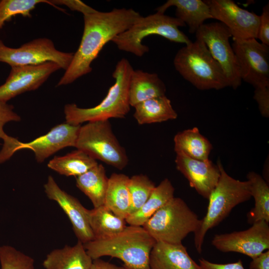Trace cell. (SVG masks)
<instances>
[{
    "instance_id": "37",
    "label": "cell",
    "mask_w": 269,
    "mask_h": 269,
    "mask_svg": "<svg viewBox=\"0 0 269 269\" xmlns=\"http://www.w3.org/2000/svg\"><path fill=\"white\" fill-rule=\"evenodd\" d=\"M199 262L202 269H245L241 260L232 263L217 264L201 258Z\"/></svg>"
},
{
    "instance_id": "3",
    "label": "cell",
    "mask_w": 269,
    "mask_h": 269,
    "mask_svg": "<svg viewBox=\"0 0 269 269\" xmlns=\"http://www.w3.org/2000/svg\"><path fill=\"white\" fill-rule=\"evenodd\" d=\"M133 68L126 58H122L113 73L114 84L110 87L104 99L97 106L81 108L75 104L64 107L66 122L81 125L84 122L125 118L130 110L129 98V83Z\"/></svg>"
},
{
    "instance_id": "14",
    "label": "cell",
    "mask_w": 269,
    "mask_h": 269,
    "mask_svg": "<svg viewBox=\"0 0 269 269\" xmlns=\"http://www.w3.org/2000/svg\"><path fill=\"white\" fill-rule=\"evenodd\" d=\"M60 69L53 62L11 67L5 83L0 86V103H6L22 93L35 90Z\"/></svg>"
},
{
    "instance_id": "38",
    "label": "cell",
    "mask_w": 269,
    "mask_h": 269,
    "mask_svg": "<svg viewBox=\"0 0 269 269\" xmlns=\"http://www.w3.org/2000/svg\"><path fill=\"white\" fill-rule=\"evenodd\" d=\"M250 269H269V251L263 252L252 259L249 266Z\"/></svg>"
},
{
    "instance_id": "12",
    "label": "cell",
    "mask_w": 269,
    "mask_h": 269,
    "mask_svg": "<svg viewBox=\"0 0 269 269\" xmlns=\"http://www.w3.org/2000/svg\"><path fill=\"white\" fill-rule=\"evenodd\" d=\"M211 243L222 252L239 253L253 259L269 250V223L260 221L246 230L216 234Z\"/></svg>"
},
{
    "instance_id": "2",
    "label": "cell",
    "mask_w": 269,
    "mask_h": 269,
    "mask_svg": "<svg viewBox=\"0 0 269 269\" xmlns=\"http://www.w3.org/2000/svg\"><path fill=\"white\" fill-rule=\"evenodd\" d=\"M156 241L142 226H126L118 235L84 244L94 260L104 256L121 260L127 269H150L149 256Z\"/></svg>"
},
{
    "instance_id": "17",
    "label": "cell",
    "mask_w": 269,
    "mask_h": 269,
    "mask_svg": "<svg viewBox=\"0 0 269 269\" xmlns=\"http://www.w3.org/2000/svg\"><path fill=\"white\" fill-rule=\"evenodd\" d=\"M176 169L188 180L190 186L206 199L209 198L220 176V169L209 159L200 160L176 152Z\"/></svg>"
},
{
    "instance_id": "18",
    "label": "cell",
    "mask_w": 269,
    "mask_h": 269,
    "mask_svg": "<svg viewBox=\"0 0 269 269\" xmlns=\"http://www.w3.org/2000/svg\"><path fill=\"white\" fill-rule=\"evenodd\" d=\"M150 269H202L182 243L156 242L149 256Z\"/></svg>"
},
{
    "instance_id": "22",
    "label": "cell",
    "mask_w": 269,
    "mask_h": 269,
    "mask_svg": "<svg viewBox=\"0 0 269 269\" xmlns=\"http://www.w3.org/2000/svg\"><path fill=\"white\" fill-rule=\"evenodd\" d=\"M86 214L94 240L113 237L127 226L125 219L116 215L104 205L91 210L87 209Z\"/></svg>"
},
{
    "instance_id": "26",
    "label": "cell",
    "mask_w": 269,
    "mask_h": 269,
    "mask_svg": "<svg viewBox=\"0 0 269 269\" xmlns=\"http://www.w3.org/2000/svg\"><path fill=\"white\" fill-rule=\"evenodd\" d=\"M76 181L77 187L90 199L94 208L104 205L109 178L101 164L76 177Z\"/></svg>"
},
{
    "instance_id": "27",
    "label": "cell",
    "mask_w": 269,
    "mask_h": 269,
    "mask_svg": "<svg viewBox=\"0 0 269 269\" xmlns=\"http://www.w3.org/2000/svg\"><path fill=\"white\" fill-rule=\"evenodd\" d=\"M174 151L200 160L209 159L212 145L196 127L184 130L174 137Z\"/></svg>"
},
{
    "instance_id": "31",
    "label": "cell",
    "mask_w": 269,
    "mask_h": 269,
    "mask_svg": "<svg viewBox=\"0 0 269 269\" xmlns=\"http://www.w3.org/2000/svg\"><path fill=\"white\" fill-rule=\"evenodd\" d=\"M40 3L53 5L51 0H0V30L13 16L31 17V11Z\"/></svg>"
},
{
    "instance_id": "25",
    "label": "cell",
    "mask_w": 269,
    "mask_h": 269,
    "mask_svg": "<svg viewBox=\"0 0 269 269\" xmlns=\"http://www.w3.org/2000/svg\"><path fill=\"white\" fill-rule=\"evenodd\" d=\"M134 108V117L139 125L161 123L177 117L170 100L165 95L147 100Z\"/></svg>"
},
{
    "instance_id": "21",
    "label": "cell",
    "mask_w": 269,
    "mask_h": 269,
    "mask_svg": "<svg viewBox=\"0 0 269 269\" xmlns=\"http://www.w3.org/2000/svg\"><path fill=\"white\" fill-rule=\"evenodd\" d=\"M92 262L83 244L78 241L73 246L66 245L51 251L42 265L45 269H90Z\"/></svg>"
},
{
    "instance_id": "33",
    "label": "cell",
    "mask_w": 269,
    "mask_h": 269,
    "mask_svg": "<svg viewBox=\"0 0 269 269\" xmlns=\"http://www.w3.org/2000/svg\"><path fill=\"white\" fill-rule=\"evenodd\" d=\"M13 106L6 103H0V139H2L4 143L6 142L11 136L6 134L4 132V126L10 122H19L20 117L13 111Z\"/></svg>"
},
{
    "instance_id": "34",
    "label": "cell",
    "mask_w": 269,
    "mask_h": 269,
    "mask_svg": "<svg viewBox=\"0 0 269 269\" xmlns=\"http://www.w3.org/2000/svg\"><path fill=\"white\" fill-rule=\"evenodd\" d=\"M257 38L261 42L269 46V3H268L263 8L260 15Z\"/></svg>"
},
{
    "instance_id": "7",
    "label": "cell",
    "mask_w": 269,
    "mask_h": 269,
    "mask_svg": "<svg viewBox=\"0 0 269 269\" xmlns=\"http://www.w3.org/2000/svg\"><path fill=\"white\" fill-rule=\"evenodd\" d=\"M200 223L197 215L180 198L173 197L142 226L156 242L180 244Z\"/></svg>"
},
{
    "instance_id": "19",
    "label": "cell",
    "mask_w": 269,
    "mask_h": 269,
    "mask_svg": "<svg viewBox=\"0 0 269 269\" xmlns=\"http://www.w3.org/2000/svg\"><path fill=\"white\" fill-rule=\"evenodd\" d=\"M166 88L156 73L133 69L130 80L129 98L131 106L152 98L165 96Z\"/></svg>"
},
{
    "instance_id": "28",
    "label": "cell",
    "mask_w": 269,
    "mask_h": 269,
    "mask_svg": "<svg viewBox=\"0 0 269 269\" xmlns=\"http://www.w3.org/2000/svg\"><path fill=\"white\" fill-rule=\"evenodd\" d=\"M96 160L85 152L77 149L63 156H55L48 167L61 175L77 177L97 165Z\"/></svg>"
},
{
    "instance_id": "6",
    "label": "cell",
    "mask_w": 269,
    "mask_h": 269,
    "mask_svg": "<svg viewBox=\"0 0 269 269\" xmlns=\"http://www.w3.org/2000/svg\"><path fill=\"white\" fill-rule=\"evenodd\" d=\"M185 24L179 19L156 12L139 18L129 29L112 41L121 50L141 57L149 51L143 39L151 35L161 36L171 41L187 45L191 41L179 28Z\"/></svg>"
},
{
    "instance_id": "35",
    "label": "cell",
    "mask_w": 269,
    "mask_h": 269,
    "mask_svg": "<svg viewBox=\"0 0 269 269\" xmlns=\"http://www.w3.org/2000/svg\"><path fill=\"white\" fill-rule=\"evenodd\" d=\"M254 99L258 103L262 116L269 117V87L255 88Z\"/></svg>"
},
{
    "instance_id": "11",
    "label": "cell",
    "mask_w": 269,
    "mask_h": 269,
    "mask_svg": "<svg viewBox=\"0 0 269 269\" xmlns=\"http://www.w3.org/2000/svg\"><path fill=\"white\" fill-rule=\"evenodd\" d=\"M241 80L255 88L269 87V46L255 38L233 40Z\"/></svg>"
},
{
    "instance_id": "5",
    "label": "cell",
    "mask_w": 269,
    "mask_h": 269,
    "mask_svg": "<svg viewBox=\"0 0 269 269\" xmlns=\"http://www.w3.org/2000/svg\"><path fill=\"white\" fill-rule=\"evenodd\" d=\"M173 64L182 77L198 90H220L229 87L220 65L200 39L179 49Z\"/></svg>"
},
{
    "instance_id": "16",
    "label": "cell",
    "mask_w": 269,
    "mask_h": 269,
    "mask_svg": "<svg viewBox=\"0 0 269 269\" xmlns=\"http://www.w3.org/2000/svg\"><path fill=\"white\" fill-rule=\"evenodd\" d=\"M49 199L55 201L67 215L78 241L83 244L94 240L85 208L79 201L62 190L51 176L44 185Z\"/></svg>"
},
{
    "instance_id": "23",
    "label": "cell",
    "mask_w": 269,
    "mask_h": 269,
    "mask_svg": "<svg viewBox=\"0 0 269 269\" xmlns=\"http://www.w3.org/2000/svg\"><path fill=\"white\" fill-rule=\"evenodd\" d=\"M130 177L123 173H113L109 178L104 205L118 217L126 219L131 210L128 188Z\"/></svg>"
},
{
    "instance_id": "32",
    "label": "cell",
    "mask_w": 269,
    "mask_h": 269,
    "mask_svg": "<svg viewBox=\"0 0 269 269\" xmlns=\"http://www.w3.org/2000/svg\"><path fill=\"white\" fill-rule=\"evenodd\" d=\"M0 269H34V261L13 247H0Z\"/></svg>"
},
{
    "instance_id": "39",
    "label": "cell",
    "mask_w": 269,
    "mask_h": 269,
    "mask_svg": "<svg viewBox=\"0 0 269 269\" xmlns=\"http://www.w3.org/2000/svg\"><path fill=\"white\" fill-rule=\"evenodd\" d=\"M90 269H127L124 266H118L100 258L93 260Z\"/></svg>"
},
{
    "instance_id": "13",
    "label": "cell",
    "mask_w": 269,
    "mask_h": 269,
    "mask_svg": "<svg viewBox=\"0 0 269 269\" xmlns=\"http://www.w3.org/2000/svg\"><path fill=\"white\" fill-rule=\"evenodd\" d=\"M205 1L213 18L229 29L233 40L257 38L260 15L240 7L232 0Z\"/></svg>"
},
{
    "instance_id": "20",
    "label": "cell",
    "mask_w": 269,
    "mask_h": 269,
    "mask_svg": "<svg viewBox=\"0 0 269 269\" xmlns=\"http://www.w3.org/2000/svg\"><path fill=\"white\" fill-rule=\"evenodd\" d=\"M170 6L176 7V17L187 24L190 33H195L205 20L213 18L205 0H168L158 7L156 12L164 13Z\"/></svg>"
},
{
    "instance_id": "4",
    "label": "cell",
    "mask_w": 269,
    "mask_h": 269,
    "mask_svg": "<svg viewBox=\"0 0 269 269\" xmlns=\"http://www.w3.org/2000/svg\"><path fill=\"white\" fill-rule=\"evenodd\" d=\"M217 165L220 169V176L208 198L207 213L200 219V225L194 233V245L199 253L202 252L207 232L221 222L237 205L248 201L252 197L248 180L240 181L230 176L220 160H218Z\"/></svg>"
},
{
    "instance_id": "24",
    "label": "cell",
    "mask_w": 269,
    "mask_h": 269,
    "mask_svg": "<svg viewBox=\"0 0 269 269\" xmlns=\"http://www.w3.org/2000/svg\"><path fill=\"white\" fill-rule=\"evenodd\" d=\"M174 190L170 181L168 178L163 179L155 187L142 207L127 217L126 223L132 226H142L157 210L174 197Z\"/></svg>"
},
{
    "instance_id": "8",
    "label": "cell",
    "mask_w": 269,
    "mask_h": 269,
    "mask_svg": "<svg viewBox=\"0 0 269 269\" xmlns=\"http://www.w3.org/2000/svg\"><path fill=\"white\" fill-rule=\"evenodd\" d=\"M74 147L120 170L128 164L126 150L114 134L109 120L81 125Z\"/></svg>"
},
{
    "instance_id": "9",
    "label": "cell",
    "mask_w": 269,
    "mask_h": 269,
    "mask_svg": "<svg viewBox=\"0 0 269 269\" xmlns=\"http://www.w3.org/2000/svg\"><path fill=\"white\" fill-rule=\"evenodd\" d=\"M73 55L74 53L57 50L53 41L47 38L35 39L16 48L6 46L0 40V62L5 63L11 67L53 62L66 70Z\"/></svg>"
},
{
    "instance_id": "10",
    "label": "cell",
    "mask_w": 269,
    "mask_h": 269,
    "mask_svg": "<svg viewBox=\"0 0 269 269\" xmlns=\"http://www.w3.org/2000/svg\"><path fill=\"white\" fill-rule=\"evenodd\" d=\"M196 39L203 41L213 58L220 65L229 84L236 89L242 80L238 61L230 44L229 29L220 22L203 24L195 33Z\"/></svg>"
},
{
    "instance_id": "29",
    "label": "cell",
    "mask_w": 269,
    "mask_h": 269,
    "mask_svg": "<svg viewBox=\"0 0 269 269\" xmlns=\"http://www.w3.org/2000/svg\"><path fill=\"white\" fill-rule=\"evenodd\" d=\"M251 186V196L255 201L254 207L248 213L249 223L265 221L269 223V186L260 175L254 171L247 175Z\"/></svg>"
},
{
    "instance_id": "30",
    "label": "cell",
    "mask_w": 269,
    "mask_h": 269,
    "mask_svg": "<svg viewBox=\"0 0 269 269\" xmlns=\"http://www.w3.org/2000/svg\"><path fill=\"white\" fill-rule=\"evenodd\" d=\"M155 186L154 182L144 174L134 175L130 178L128 188L131 205L129 215L142 207Z\"/></svg>"
},
{
    "instance_id": "36",
    "label": "cell",
    "mask_w": 269,
    "mask_h": 269,
    "mask_svg": "<svg viewBox=\"0 0 269 269\" xmlns=\"http://www.w3.org/2000/svg\"><path fill=\"white\" fill-rule=\"evenodd\" d=\"M54 5H65L71 10L79 11L84 15L95 11L96 10L79 0H52Z\"/></svg>"
},
{
    "instance_id": "15",
    "label": "cell",
    "mask_w": 269,
    "mask_h": 269,
    "mask_svg": "<svg viewBox=\"0 0 269 269\" xmlns=\"http://www.w3.org/2000/svg\"><path fill=\"white\" fill-rule=\"evenodd\" d=\"M81 125L64 123L52 128L47 134L27 142L17 140L14 153L23 149L32 150L38 162L66 147H74Z\"/></svg>"
},
{
    "instance_id": "1",
    "label": "cell",
    "mask_w": 269,
    "mask_h": 269,
    "mask_svg": "<svg viewBox=\"0 0 269 269\" xmlns=\"http://www.w3.org/2000/svg\"><path fill=\"white\" fill-rule=\"evenodd\" d=\"M84 30L79 47L57 86L68 85L90 73L91 64L104 46L129 29L141 15L132 8L98 10L84 15Z\"/></svg>"
}]
</instances>
